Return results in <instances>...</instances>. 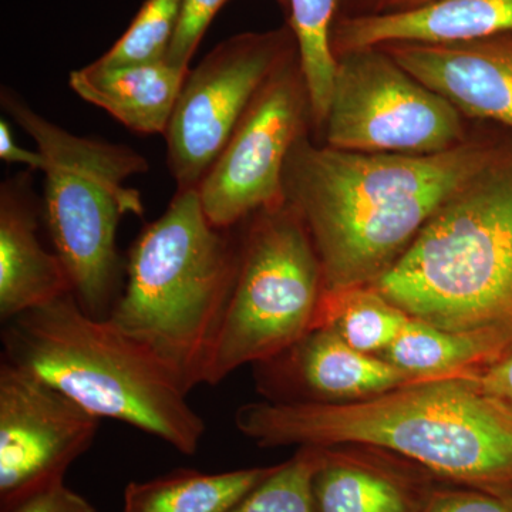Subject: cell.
<instances>
[{
    "instance_id": "cell-1",
    "label": "cell",
    "mask_w": 512,
    "mask_h": 512,
    "mask_svg": "<svg viewBox=\"0 0 512 512\" xmlns=\"http://www.w3.org/2000/svg\"><path fill=\"white\" fill-rule=\"evenodd\" d=\"M508 133L481 123L466 144L433 156L355 153L303 136L286 161L285 200L308 228L325 289L375 284Z\"/></svg>"
},
{
    "instance_id": "cell-2",
    "label": "cell",
    "mask_w": 512,
    "mask_h": 512,
    "mask_svg": "<svg viewBox=\"0 0 512 512\" xmlns=\"http://www.w3.org/2000/svg\"><path fill=\"white\" fill-rule=\"evenodd\" d=\"M235 427L259 447L363 446L437 480L512 494V416L473 375L417 380L346 404H242Z\"/></svg>"
},
{
    "instance_id": "cell-3",
    "label": "cell",
    "mask_w": 512,
    "mask_h": 512,
    "mask_svg": "<svg viewBox=\"0 0 512 512\" xmlns=\"http://www.w3.org/2000/svg\"><path fill=\"white\" fill-rule=\"evenodd\" d=\"M373 286L410 318L512 353V133Z\"/></svg>"
},
{
    "instance_id": "cell-4",
    "label": "cell",
    "mask_w": 512,
    "mask_h": 512,
    "mask_svg": "<svg viewBox=\"0 0 512 512\" xmlns=\"http://www.w3.org/2000/svg\"><path fill=\"white\" fill-rule=\"evenodd\" d=\"M214 227L197 188L177 190L131 245L109 319L167 366L185 393L205 384L235 279L241 238Z\"/></svg>"
},
{
    "instance_id": "cell-5",
    "label": "cell",
    "mask_w": 512,
    "mask_h": 512,
    "mask_svg": "<svg viewBox=\"0 0 512 512\" xmlns=\"http://www.w3.org/2000/svg\"><path fill=\"white\" fill-rule=\"evenodd\" d=\"M5 359L52 384L99 419L126 423L194 456L205 423L188 393L146 346L73 293L5 322Z\"/></svg>"
},
{
    "instance_id": "cell-6",
    "label": "cell",
    "mask_w": 512,
    "mask_h": 512,
    "mask_svg": "<svg viewBox=\"0 0 512 512\" xmlns=\"http://www.w3.org/2000/svg\"><path fill=\"white\" fill-rule=\"evenodd\" d=\"M0 101L45 157L47 228L74 298L94 318H109L119 298L117 229L124 215H144L140 191L124 183L147 173L146 157L127 146L74 136L10 90H2Z\"/></svg>"
},
{
    "instance_id": "cell-7",
    "label": "cell",
    "mask_w": 512,
    "mask_h": 512,
    "mask_svg": "<svg viewBox=\"0 0 512 512\" xmlns=\"http://www.w3.org/2000/svg\"><path fill=\"white\" fill-rule=\"evenodd\" d=\"M241 238L234 289L205 384L285 352L316 326L322 265L308 228L288 202L256 212Z\"/></svg>"
},
{
    "instance_id": "cell-8",
    "label": "cell",
    "mask_w": 512,
    "mask_h": 512,
    "mask_svg": "<svg viewBox=\"0 0 512 512\" xmlns=\"http://www.w3.org/2000/svg\"><path fill=\"white\" fill-rule=\"evenodd\" d=\"M320 143L367 154L433 156L466 144L478 126L382 47L335 57Z\"/></svg>"
},
{
    "instance_id": "cell-9",
    "label": "cell",
    "mask_w": 512,
    "mask_h": 512,
    "mask_svg": "<svg viewBox=\"0 0 512 512\" xmlns=\"http://www.w3.org/2000/svg\"><path fill=\"white\" fill-rule=\"evenodd\" d=\"M313 128L311 94L299 52L266 80L197 191L214 227L234 229L285 202L289 154Z\"/></svg>"
},
{
    "instance_id": "cell-10",
    "label": "cell",
    "mask_w": 512,
    "mask_h": 512,
    "mask_svg": "<svg viewBox=\"0 0 512 512\" xmlns=\"http://www.w3.org/2000/svg\"><path fill=\"white\" fill-rule=\"evenodd\" d=\"M298 52L295 33L285 25L229 37L190 70L164 134L177 190L198 188L256 93Z\"/></svg>"
},
{
    "instance_id": "cell-11",
    "label": "cell",
    "mask_w": 512,
    "mask_h": 512,
    "mask_svg": "<svg viewBox=\"0 0 512 512\" xmlns=\"http://www.w3.org/2000/svg\"><path fill=\"white\" fill-rule=\"evenodd\" d=\"M99 417L9 360L0 365V512L63 483L93 446Z\"/></svg>"
},
{
    "instance_id": "cell-12",
    "label": "cell",
    "mask_w": 512,
    "mask_h": 512,
    "mask_svg": "<svg viewBox=\"0 0 512 512\" xmlns=\"http://www.w3.org/2000/svg\"><path fill=\"white\" fill-rule=\"evenodd\" d=\"M256 390L275 403L346 404L379 396L419 379L383 357L349 346L316 328L285 352L254 365Z\"/></svg>"
},
{
    "instance_id": "cell-13",
    "label": "cell",
    "mask_w": 512,
    "mask_h": 512,
    "mask_svg": "<svg viewBox=\"0 0 512 512\" xmlns=\"http://www.w3.org/2000/svg\"><path fill=\"white\" fill-rule=\"evenodd\" d=\"M379 47L468 120L512 133V33L467 42Z\"/></svg>"
},
{
    "instance_id": "cell-14",
    "label": "cell",
    "mask_w": 512,
    "mask_h": 512,
    "mask_svg": "<svg viewBox=\"0 0 512 512\" xmlns=\"http://www.w3.org/2000/svg\"><path fill=\"white\" fill-rule=\"evenodd\" d=\"M436 480L377 448L319 447L312 490L318 512H421Z\"/></svg>"
},
{
    "instance_id": "cell-15",
    "label": "cell",
    "mask_w": 512,
    "mask_h": 512,
    "mask_svg": "<svg viewBox=\"0 0 512 512\" xmlns=\"http://www.w3.org/2000/svg\"><path fill=\"white\" fill-rule=\"evenodd\" d=\"M30 175L0 188V318L3 322L73 293L60 256L37 238Z\"/></svg>"
},
{
    "instance_id": "cell-16",
    "label": "cell",
    "mask_w": 512,
    "mask_h": 512,
    "mask_svg": "<svg viewBox=\"0 0 512 512\" xmlns=\"http://www.w3.org/2000/svg\"><path fill=\"white\" fill-rule=\"evenodd\" d=\"M512 33V0H436L393 15L336 18L333 56L386 43H453Z\"/></svg>"
},
{
    "instance_id": "cell-17",
    "label": "cell",
    "mask_w": 512,
    "mask_h": 512,
    "mask_svg": "<svg viewBox=\"0 0 512 512\" xmlns=\"http://www.w3.org/2000/svg\"><path fill=\"white\" fill-rule=\"evenodd\" d=\"M190 69L167 60L103 66L94 62L70 73L80 99L100 107L138 134H165Z\"/></svg>"
},
{
    "instance_id": "cell-18",
    "label": "cell",
    "mask_w": 512,
    "mask_h": 512,
    "mask_svg": "<svg viewBox=\"0 0 512 512\" xmlns=\"http://www.w3.org/2000/svg\"><path fill=\"white\" fill-rule=\"evenodd\" d=\"M276 466L207 474L180 468L124 490L123 512H225L265 480Z\"/></svg>"
},
{
    "instance_id": "cell-19",
    "label": "cell",
    "mask_w": 512,
    "mask_h": 512,
    "mask_svg": "<svg viewBox=\"0 0 512 512\" xmlns=\"http://www.w3.org/2000/svg\"><path fill=\"white\" fill-rule=\"evenodd\" d=\"M507 355L490 340L410 318L380 357L414 379L430 380L477 375Z\"/></svg>"
},
{
    "instance_id": "cell-20",
    "label": "cell",
    "mask_w": 512,
    "mask_h": 512,
    "mask_svg": "<svg viewBox=\"0 0 512 512\" xmlns=\"http://www.w3.org/2000/svg\"><path fill=\"white\" fill-rule=\"evenodd\" d=\"M409 319L375 286H350L325 289L315 329L333 330L353 349L380 356Z\"/></svg>"
},
{
    "instance_id": "cell-21",
    "label": "cell",
    "mask_w": 512,
    "mask_h": 512,
    "mask_svg": "<svg viewBox=\"0 0 512 512\" xmlns=\"http://www.w3.org/2000/svg\"><path fill=\"white\" fill-rule=\"evenodd\" d=\"M342 0H289V20L298 40L299 59L311 94L313 130H322L332 96L336 62L330 29Z\"/></svg>"
},
{
    "instance_id": "cell-22",
    "label": "cell",
    "mask_w": 512,
    "mask_h": 512,
    "mask_svg": "<svg viewBox=\"0 0 512 512\" xmlns=\"http://www.w3.org/2000/svg\"><path fill=\"white\" fill-rule=\"evenodd\" d=\"M319 463V447H299L295 456L278 464L234 507L225 512H318L312 480Z\"/></svg>"
},
{
    "instance_id": "cell-23",
    "label": "cell",
    "mask_w": 512,
    "mask_h": 512,
    "mask_svg": "<svg viewBox=\"0 0 512 512\" xmlns=\"http://www.w3.org/2000/svg\"><path fill=\"white\" fill-rule=\"evenodd\" d=\"M183 0H146L126 33L96 62L103 66L165 60Z\"/></svg>"
},
{
    "instance_id": "cell-24",
    "label": "cell",
    "mask_w": 512,
    "mask_h": 512,
    "mask_svg": "<svg viewBox=\"0 0 512 512\" xmlns=\"http://www.w3.org/2000/svg\"><path fill=\"white\" fill-rule=\"evenodd\" d=\"M227 2L228 0H183L177 28L165 60L175 67L188 70L192 56L197 52L208 26Z\"/></svg>"
},
{
    "instance_id": "cell-25",
    "label": "cell",
    "mask_w": 512,
    "mask_h": 512,
    "mask_svg": "<svg viewBox=\"0 0 512 512\" xmlns=\"http://www.w3.org/2000/svg\"><path fill=\"white\" fill-rule=\"evenodd\" d=\"M421 512H512V494L467 485H437Z\"/></svg>"
},
{
    "instance_id": "cell-26",
    "label": "cell",
    "mask_w": 512,
    "mask_h": 512,
    "mask_svg": "<svg viewBox=\"0 0 512 512\" xmlns=\"http://www.w3.org/2000/svg\"><path fill=\"white\" fill-rule=\"evenodd\" d=\"M10 512H99L82 495L66 484L57 483L40 491Z\"/></svg>"
},
{
    "instance_id": "cell-27",
    "label": "cell",
    "mask_w": 512,
    "mask_h": 512,
    "mask_svg": "<svg viewBox=\"0 0 512 512\" xmlns=\"http://www.w3.org/2000/svg\"><path fill=\"white\" fill-rule=\"evenodd\" d=\"M478 389L512 416V353L473 375Z\"/></svg>"
},
{
    "instance_id": "cell-28",
    "label": "cell",
    "mask_w": 512,
    "mask_h": 512,
    "mask_svg": "<svg viewBox=\"0 0 512 512\" xmlns=\"http://www.w3.org/2000/svg\"><path fill=\"white\" fill-rule=\"evenodd\" d=\"M433 2L436 0H342L338 18L393 15L420 9Z\"/></svg>"
},
{
    "instance_id": "cell-29",
    "label": "cell",
    "mask_w": 512,
    "mask_h": 512,
    "mask_svg": "<svg viewBox=\"0 0 512 512\" xmlns=\"http://www.w3.org/2000/svg\"><path fill=\"white\" fill-rule=\"evenodd\" d=\"M0 158L9 164L28 165L32 170L45 171L46 160L39 150L23 148L16 143L8 121L0 120Z\"/></svg>"
},
{
    "instance_id": "cell-30",
    "label": "cell",
    "mask_w": 512,
    "mask_h": 512,
    "mask_svg": "<svg viewBox=\"0 0 512 512\" xmlns=\"http://www.w3.org/2000/svg\"><path fill=\"white\" fill-rule=\"evenodd\" d=\"M276 2H278L286 12H289V0H276Z\"/></svg>"
}]
</instances>
